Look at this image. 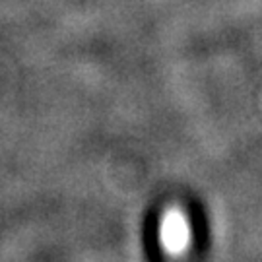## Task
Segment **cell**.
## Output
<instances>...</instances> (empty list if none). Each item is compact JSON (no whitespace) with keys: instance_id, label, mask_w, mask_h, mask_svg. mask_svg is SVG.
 <instances>
[{"instance_id":"obj_1","label":"cell","mask_w":262,"mask_h":262,"mask_svg":"<svg viewBox=\"0 0 262 262\" xmlns=\"http://www.w3.org/2000/svg\"><path fill=\"white\" fill-rule=\"evenodd\" d=\"M159 239L163 249L173 256H179L187 251L188 241H190V229H188L187 217L179 208H169L163 214Z\"/></svg>"}]
</instances>
